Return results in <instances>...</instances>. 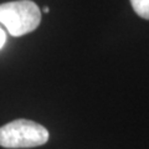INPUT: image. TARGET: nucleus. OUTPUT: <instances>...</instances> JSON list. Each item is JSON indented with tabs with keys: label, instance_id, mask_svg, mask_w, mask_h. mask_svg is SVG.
<instances>
[{
	"label": "nucleus",
	"instance_id": "5",
	"mask_svg": "<svg viewBox=\"0 0 149 149\" xmlns=\"http://www.w3.org/2000/svg\"><path fill=\"white\" fill-rule=\"evenodd\" d=\"M42 11H44V13H49V8H47V6H45V8L42 9Z\"/></svg>",
	"mask_w": 149,
	"mask_h": 149
},
{
	"label": "nucleus",
	"instance_id": "3",
	"mask_svg": "<svg viewBox=\"0 0 149 149\" xmlns=\"http://www.w3.org/2000/svg\"><path fill=\"white\" fill-rule=\"evenodd\" d=\"M130 4L138 16L149 20V0H130Z\"/></svg>",
	"mask_w": 149,
	"mask_h": 149
},
{
	"label": "nucleus",
	"instance_id": "2",
	"mask_svg": "<svg viewBox=\"0 0 149 149\" xmlns=\"http://www.w3.org/2000/svg\"><path fill=\"white\" fill-rule=\"evenodd\" d=\"M47 141V129L29 119H16L0 127V147L3 148H34Z\"/></svg>",
	"mask_w": 149,
	"mask_h": 149
},
{
	"label": "nucleus",
	"instance_id": "1",
	"mask_svg": "<svg viewBox=\"0 0 149 149\" xmlns=\"http://www.w3.org/2000/svg\"><path fill=\"white\" fill-rule=\"evenodd\" d=\"M41 22L40 8L31 0H17L0 4V24L11 36H22L34 31Z\"/></svg>",
	"mask_w": 149,
	"mask_h": 149
},
{
	"label": "nucleus",
	"instance_id": "4",
	"mask_svg": "<svg viewBox=\"0 0 149 149\" xmlns=\"http://www.w3.org/2000/svg\"><path fill=\"white\" fill-rule=\"evenodd\" d=\"M5 40H6V35H5V32H4V30L0 27V49L5 44Z\"/></svg>",
	"mask_w": 149,
	"mask_h": 149
}]
</instances>
